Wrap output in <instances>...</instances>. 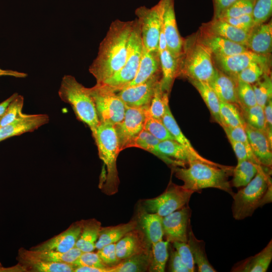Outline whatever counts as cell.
I'll use <instances>...</instances> for the list:
<instances>
[{
    "instance_id": "11",
    "label": "cell",
    "mask_w": 272,
    "mask_h": 272,
    "mask_svg": "<svg viewBox=\"0 0 272 272\" xmlns=\"http://www.w3.org/2000/svg\"><path fill=\"white\" fill-rule=\"evenodd\" d=\"M148 107H133L126 105L123 119L114 125L120 152L131 148L135 139L144 129Z\"/></svg>"
},
{
    "instance_id": "44",
    "label": "cell",
    "mask_w": 272,
    "mask_h": 272,
    "mask_svg": "<svg viewBox=\"0 0 272 272\" xmlns=\"http://www.w3.org/2000/svg\"><path fill=\"white\" fill-rule=\"evenodd\" d=\"M241 109L246 123L265 132L264 110L261 106L256 104L254 106Z\"/></svg>"
},
{
    "instance_id": "35",
    "label": "cell",
    "mask_w": 272,
    "mask_h": 272,
    "mask_svg": "<svg viewBox=\"0 0 272 272\" xmlns=\"http://www.w3.org/2000/svg\"><path fill=\"white\" fill-rule=\"evenodd\" d=\"M150 251L121 260L117 264L107 267V272H142L149 271Z\"/></svg>"
},
{
    "instance_id": "22",
    "label": "cell",
    "mask_w": 272,
    "mask_h": 272,
    "mask_svg": "<svg viewBox=\"0 0 272 272\" xmlns=\"http://www.w3.org/2000/svg\"><path fill=\"white\" fill-rule=\"evenodd\" d=\"M199 29L245 46L249 34V33L239 29L220 19H213L208 23H203Z\"/></svg>"
},
{
    "instance_id": "6",
    "label": "cell",
    "mask_w": 272,
    "mask_h": 272,
    "mask_svg": "<svg viewBox=\"0 0 272 272\" xmlns=\"http://www.w3.org/2000/svg\"><path fill=\"white\" fill-rule=\"evenodd\" d=\"M266 168L268 167L261 165L250 182L234 193L232 211L235 219L241 220L250 217L260 207L261 200L271 184L269 172Z\"/></svg>"
},
{
    "instance_id": "45",
    "label": "cell",
    "mask_w": 272,
    "mask_h": 272,
    "mask_svg": "<svg viewBox=\"0 0 272 272\" xmlns=\"http://www.w3.org/2000/svg\"><path fill=\"white\" fill-rule=\"evenodd\" d=\"M144 129L160 141L166 140H175L174 137L164 124L162 119L150 115L148 113V110Z\"/></svg>"
},
{
    "instance_id": "56",
    "label": "cell",
    "mask_w": 272,
    "mask_h": 272,
    "mask_svg": "<svg viewBox=\"0 0 272 272\" xmlns=\"http://www.w3.org/2000/svg\"><path fill=\"white\" fill-rule=\"evenodd\" d=\"M229 140L236 156L237 162L243 160H249L251 161L247 148L242 143L232 140Z\"/></svg>"
},
{
    "instance_id": "63",
    "label": "cell",
    "mask_w": 272,
    "mask_h": 272,
    "mask_svg": "<svg viewBox=\"0 0 272 272\" xmlns=\"http://www.w3.org/2000/svg\"><path fill=\"white\" fill-rule=\"evenodd\" d=\"M18 93H15L9 98L0 103V115L3 114L9 103L18 95Z\"/></svg>"
},
{
    "instance_id": "28",
    "label": "cell",
    "mask_w": 272,
    "mask_h": 272,
    "mask_svg": "<svg viewBox=\"0 0 272 272\" xmlns=\"http://www.w3.org/2000/svg\"><path fill=\"white\" fill-rule=\"evenodd\" d=\"M160 142V141L151 133L143 129L135 139L131 147L140 148L148 151L173 168L187 166L184 163L172 159L161 152L158 148Z\"/></svg>"
},
{
    "instance_id": "17",
    "label": "cell",
    "mask_w": 272,
    "mask_h": 272,
    "mask_svg": "<svg viewBox=\"0 0 272 272\" xmlns=\"http://www.w3.org/2000/svg\"><path fill=\"white\" fill-rule=\"evenodd\" d=\"M151 244L142 229L137 227L126 233L115 243L117 257L123 260L134 255L148 253Z\"/></svg>"
},
{
    "instance_id": "33",
    "label": "cell",
    "mask_w": 272,
    "mask_h": 272,
    "mask_svg": "<svg viewBox=\"0 0 272 272\" xmlns=\"http://www.w3.org/2000/svg\"><path fill=\"white\" fill-rule=\"evenodd\" d=\"M162 218L157 214L144 212L139 217L141 229L150 244L163 240Z\"/></svg>"
},
{
    "instance_id": "1",
    "label": "cell",
    "mask_w": 272,
    "mask_h": 272,
    "mask_svg": "<svg viewBox=\"0 0 272 272\" xmlns=\"http://www.w3.org/2000/svg\"><path fill=\"white\" fill-rule=\"evenodd\" d=\"M133 21H113L100 42L97 56L89 67L96 84L108 79L124 65Z\"/></svg>"
},
{
    "instance_id": "14",
    "label": "cell",
    "mask_w": 272,
    "mask_h": 272,
    "mask_svg": "<svg viewBox=\"0 0 272 272\" xmlns=\"http://www.w3.org/2000/svg\"><path fill=\"white\" fill-rule=\"evenodd\" d=\"M215 66L236 78L237 75L253 62L270 63L269 55H260L250 50L228 56H213Z\"/></svg>"
},
{
    "instance_id": "32",
    "label": "cell",
    "mask_w": 272,
    "mask_h": 272,
    "mask_svg": "<svg viewBox=\"0 0 272 272\" xmlns=\"http://www.w3.org/2000/svg\"><path fill=\"white\" fill-rule=\"evenodd\" d=\"M101 227L100 222L93 218L82 220V228L76 242L77 248L83 252L93 251Z\"/></svg>"
},
{
    "instance_id": "31",
    "label": "cell",
    "mask_w": 272,
    "mask_h": 272,
    "mask_svg": "<svg viewBox=\"0 0 272 272\" xmlns=\"http://www.w3.org/2000/svg\"><path fill=\"white\" fill-rule=\"evenodd\" d=\"M138 221L132 220L128 223L116 226L101 227L96 243V249L98 250L106 245L116 243L128 232L138 227Z\"/></svg>"
},
{
    "instance_id": "4",
    "label": "cell",
    "mask_w": 272,
    "mask_h": 272,
    "mask_svg": "<svg viewBox=\"0 0 272 272\" xmlns=\"http://www.w3.org/2000/svg\"><path fill=\"white\" fill-rule=\"evenodd\" d=\"M94 139L98 147L99 158L103 161L107 170L99 187L104 193L114 194L117 192L119 184L116 160L120 152L114 125L99 123Z\"/></svg>"
},
{
    "instance_id": "37",
    "label": "cell",
    "mask_w": 272,
    "mask_h": 272,
    "mask_svg": "<svg viewBox=\"0 0 272 272\" xmlns=\"http://www.w3.org/2000/svg\"><path fill=\"white\" fill-rule=\"evenodd\" d=\"M158 148L164 155L182 162L187 166L191 162L200 161L185 147L174 140L160 141L158 145Z\"/></svg>"
},
{
    "instance_id": "16",
    "label": "cell",
    "mask_w": 272,
    "mask_h": 272,
    "mask_svg": "<svg viewBox=\"0 0 272 272\" xmlns=\"http://www.w3.org/2000/svg\"><path fill=\"white\" fill-rule=\"evenodd\" d=\"M82 228V220L74 222L64 231L30 249L67 252L75 247Z\"/></svg>"
},
{
    "instance_id": "52",
    "label": "cell",
    "mask_w": 272,
    "mask_h": 272,
    "mask_svg": "<svg viewBox=\"0 0 272 272\" xmlns=\"http://www.w3.org/2000/svg\"><path fill=\"white\" fill-rule=\"evenodd\" d=\"M73 264L76 266H87L100 268L107 267L100 258L97 253L93 251L82 252Z\"/></svg>"
},
{
    "instance_id": "62",
    "label": "cell",
    "mask_w": 272,
    "mask_h": 272,
    "mask_svg": "<svg viewBox=\"0 0 272 272\" xmlns=\"http://www.w3.org/2000/svg\"><path fill=\"white\" fill-rule=\"evenodd\" d=\"M271 184L268 187L265 193L264 194L260 204V207L263 206L266 203L270 202L271 201Z\"/></svg>"
},
{
    "instance_id": "18",
    "label": "cell",
    "mask_w": 272,
    "mask_h": 272,
    "mask_svg": "<svg viewBox=\"0 0 272 272\" xmlns=\"http://www.w3.org/2000/svg\"><path fill=\"white\" fill-rule=\"evenodd\" d=\"M49 116L44 114L22 113L10 123L0 128V142L8 138L33 131L47 123Z\"/></svg>"
},
{
    "instance_id": "19",
    "label": "cell",
    "mask_w": 272,
    "mask_h": 272,
    "mask_svg": "<svg viewBox=\"0 0 272 272\" xmlns=\"http://www.w3.org/2000/svg\"><path fill=\"white\" fill-rule=\"evenodd\" d=\"M252 152L260 165L270 168L272 165L271 144L265 132L246 123L245 127Z\"/></svg>"
},
{
    "instance_id": "55",
    "label": "cell",
    "mask_w": 272,
    "mask_h": 272,
    "mask_svg": "<svg viewBox=\"0 0 272 272\" xmlns=\"http://www.w3.org/2000/svg\"><path fill=\"white\" fill-rule=\"evenodd\" d=\"M168 258V271L171 272H189V270L184 264L174 247L173 248L170 247Z\"/></svg>"
},
{
    "instance_id": "42",
    "label": "cell",
    "mask_w": 272,
    "mask_h": 272,
    "mask_svg": "<svg viewBox=\"0 0 272 272\" xmlns=\"http://www.w3.org/2000/svg\"><path fill=\"white\" fill-rule=\"evenodd\" d=\"M169 95L162 90L159 81L155 88L148 113L153 117L162 119L166 106L169 104Z\"/></svg>"
},
{
    "instance_id": "51",
    "label": "cell",
    "mask_w": 272,
    "mask_h": 272,
    "mask_svg": "<svg viewBox=\"0 0 272 272\" xmlns=\"http://www.w3.org/2000/svg\"><path fill=\"white\" fill-rule=\"evenodd\" d=\"M171 243L189 272L194 271L195 264L188 243L181 242H174Z\"/></svg>"
},
{
    "instance_id": "29",
    "label": "cell",
    "mask_w": 272,
    "mask_h": 272,
    "mask_svg": "<svg viewBox=\"0 0 272 272\" xmlns=\"http://www.w3.org/2000/svg\"><path fill=\"white\" fill-rule=\"evenodd\" d=\"M82 252L81 250L76 247L65 252L53 250L37 251L31 249L27 250L24 248H21L18 250V253L31 258L49 262L70 264H73Z\"/></svg>"
},
{
    "instance_id": "60",
    "label": "cell",
    "mask_w": 272,
    "mask_h": 272,
    "mask_svg": "<svg viewBox=\"0 0 272 272\" xmlns=\"http://www.w3.org/2000/svg\"><path fill=\"white\" fill-rule=\"evenodd\" d=\"M10 76L17 78H24L26 76V74L12 70H3L0 68V76Z\"/></svg>"
},
{
    "instance_id": "2",
    "label": "cell",
    "mask_w": 272,
    "mask_h": 272,
    "mask_svg": "<svg viewBox=\"0 0 272 272\" xmlns=\"http://www.w3.org/2000/svg\"><path fill=\"white\" fill-rule=\"evenodd\" d=\"M175 176L183 181L184 188L194 192L203 188H216L224 190L231 196L234 192L229 176L234 167H220L200 161L190 162L186 167L173 168Z\"/></svg>"
},
{
    "instance_id": "61",
    "label": "cell",
    "mask_w": 272,
    "mask_h": 272,
    "mask_svg": "<svg viewBox=\"0 0 272 272\" xmlns=\"http://www.w3.org/2000/svg\"><path fill=\"white\" fill-rule=\"evenodd\" d=\"M23 269L21 265L18 264L10 267H4L0 262V272H23Z\"/></svg>"
},
{
    "instance_id": "49",
    "label": "cell",
    "mask_w": 272,
    "mask_h": 272,
    "mask_svg": "<svg viewBox=\"0 0 272 272\" xmlns=\"http://www.w3.org/2000/svg\"><path fill=\"white\" fill-rule=\"evenodd\" d=\"M272 13V0H256L252 16L255 26L265 23Z\"/></svg>"
},
{
    "instance_id": "36",
    "label": "cell",
    "mask_w": 272,
    "mask_h": 272,
    "mask_svg": "<svg viewBox=\"0 0 272 272\" xmlns=\"http://www.w3.org/2000/svg\"><path fill=\"white\" fill-rule=\"evenodd\" d=\"M188 81L200 94L213 119L221 125L220 115V100L209 84L194 80Z\"/></svg>"
},
{
    "instance_id": "8",
    "label": "cell",
    "mask_w": 272,
    "mask_h": 272,
    "mask_svg": "<svg viewBox=\"0 0 272 272\" xmlns=\"http://www.w3.org/2000/svg\"><path fill=\"white\" fill-rule=\"evenodd\" d=\"M88 90L93 100L99 123L114 125L122 120L126 105L116 92L98 84Z\"/></svg>"
},
{
    "instance_id": "21",
    "label": "cell",
    "mask_w": 272,
    "mask_h": 272,
    "mask_svg": "<svg viewBox=\"0 0 272 272\" xmlns=\"http://www.w3.org/2000/svg\"><path fill=\"white\" fill-rule=\"evenodd\" d=\"M245 46L258 54L269 55L272 48L271 21L255 26L249 33Z\"/></svg>"
},
{
    "instance_id": "7",
    "label": "cell",
    "mask_w": 272,
    "mask_h": 272,
    "mask_svg": "<svg viewBox=\"0 0 272 272\" xmlns=\"http://www.w3.org/2000/svg\"><path fill=\"white\" fill-rule=\"evenodd\" d=\"M132 28L129 36L127 53L123 67L113 76L100 84L117 92L124 88L135 77L138 70L143 45L140 27L137 19L133 20Z\"/></svg>"
},
{
    "instance_id": "43",
    "label": "cell",
    "mask_w": 272,
    "mask_h": 272,
    "mask_svg": "<svg viewBox=\"0 0 272 272\" xmlns=\"http://www.w3.org/2000/svg\"><path fill=\"white\" fill-rule=\"evenodd\" d=\"M270 63L253 62L239 73L236 78L246 83L253 84L265 73H270Z\"/></svg>"
},
{
    "instance_id": "26",
    "label": "cell",
    "mask_w": 272,
    "mask_h": 272,
    "mask_svg": "<svg viewBox=\"0 0 272 272\" xmlns=\"http://www.w3.org/2000/svg\"><path fill=\"white\" fill-rule=\"evenodd\" d=\"M272 259V242L258 253L237 263L232 269V271L265 272Z\"/></svg>"
},
{
    "instance_id": "46",
    "label": "cell",
    "mask_w": 272,
    "mask_h": 272,
    "mask_svg": "<svg viewBox=\"0 0 272 272\" xmlns=\"http://www.w3.org/2000/svg\"><path fill=\"white\" fill-rule=\"evenodd\" d=\"M236 91L238 104L241 108L250 107L257 104L251 84L237 79Z\"/></svg>"
},
{
    "instance_id": "34",
    "label": "cell",
    "mask_w": 272,
    "mask_h": 272,
    "mask_svg": "<svg viewBox=\"0 0 272 272\" xmlns=\"http://www.w3.org/2000/svg\"><path fill=\"white\" fill-rule=\"evenodd\" d=\"M187 243L191 251L195 264L197 265L198 271H217L208 259L205 250V242L196 238L190 225L188 228Z\"/></svg>"
},
{
    "instance_id": "41",
    "label": "cell",
    "mask_w": 272,
    "mask_h": 272,
    "mask_svg": "<svg viewBox=\"0 0 272 272\" xmlns=\"http://www.w3.org/2000/svg\"><path fill=\"white\" fill-rule=\"evenodd\" d=\"M251 85L257 104L263 108L267 102L272 99V80L270 73L264 74Z\"/></svg>"
},
{
    "instance_id": "57",
    "label": "cell",
    "mask_w": 272,
    "mask_h": 272,
    "mask_svg": "<svg viewBox=\"0 0 272 272\" xmlns=\"http://www.w3.org/2000/svg\"><path fill=\"white\" fill-rule=\"evenodd\" d=\"M265 133L271 144H272V99L268 101L263 108Z\"/></svg>"
},
{
    "instance_id": "23",
    "label": "cell",
    "mask_w": 272,
    "mask_h": 272,
    "mask_svg": "<svg viewBox=\"0 0 272 272\" xmlns=\"http://www.w3.org/2000/svg\"><path fill=\"white\" fill-rule=\"evenodd\" d=\"M209 84L220 101L238 104L237 78L225 74L216 67L215 74Z\"/></svg>"
},
{
    "instance_id": "59",
    "label": "cell",
    "mask_w": 272,
    "mask_h": 272,
    "mask_svg": "<svg viewBox=\"0 0 272 272\" xmlns=\"http://www.w3.org/2000/svg\"><path fill=\"white\" fill-rule=\"evenodd\" d=\"M74 272H107V268H100L87 266L75 265Z\"/></svg>"
},
{
    "instance_id": "5",
    "label": "cell",
    "mask_w": 272,
    "mask_h": 272,
    "mask_svg": "<svg viewBox=\"0 0 272 272\" xmlns=\"http://www.w3.org/2000/svg\"><path fill=\"white\" fill-rule=\"evenodd\" d=\"M58 95L62 101L72 106L78 119L89 126L94 138L99 121L88 88L73 76L65 75L61 82Z\"/></svg>"
},
{
    "instance_id": "12",
    "label": "cell",
    "mask_w": 272,
    "mask_h": 272,
    "mask_svg": "<svg viewBox=\"0 0 272 272\" xmlns=\"http://www.w3.org/2000/svg\"><path fill=\"white\" fill-rule=\"evenodd\" d=\"M161 3V27L167 44V48L171 55L178 58L181 55L184 44L179 32L174 11V0H160Z\"/></svg>"
},
{
    "instance_id": "3",
    "label": "cell",
    "mask_w": 272,
    "mask_h": 272,
    "mask_svg": "<svg viewBox=\"0 0 272 272\" xmlns=\"http://www.w3.org/2000/svg\"><path fill=\"white\" fill-rule=\"evenodd\" d=\"M177 77L209 83L216 72L213 54L199 40L197 33L184 39L178 58Z\"/></svg>"
},
{
    "instance_id": "25",
    "label": "cell",
    "mask_w": 272,
    "mask_h": 272,
    "mask_svg": "<svg viewBox=\"0 0 272 272\" xmlns=\"http://www.w3.org/2000/svg\"><path fill=\"white\" fill-rule=\"evenodd\" d=\"M18 263L24 272H74L73 264L49 262L18 254Z\"/></svg>"
},
{
    "instance_id": "27",
    "label": "cell",
    "mask_w": 272,
    "mask_h": 272,
    "mask_svg": "<svg viewBox=\"0 0 272 272\" xmlns=\"http://www.w3.org/2000/svg\"><path fill=\"white\" fill-rule=\"evenodd\" d=\"M162 120L168 130L174 137L175 140L185 147L199 160L207 164L220 167H225L226 166L215 163L203 157L194 149L189 140L184 135L181 130L171 112L169 104H167L166 106L165 111L162 118Z\"/></svg>"
},
{
    "instance_id": "10",
    "label": "cell",
    "mask_w": 272,
    "mask_h": 272,
    "mask_svg": "<svg viewBox=\"0 0 272 272\" xmlns=\"http://www.w3.org/2000/svg\"><path fill=\"white\" fill-rule=\"evenodd\" d=\"M161 3L151 8L141 6L135 11L139 22L144 47L149 51H158L161 28Z\"/></svg>"
},
{
    "instance_id": "54",
    "label": "cell",
    "mask_w": 272,
    "mask_h": 272,
    "mask_svg": "<svg viewBox=\"0 0 272 272\" xmlns=\"http://www.w3.org/2000/svg\"><path fill=\"white\" fill-rule=\"evenodd\" d=\"M220 19L249 33L255 27L251 14L244 15L234 18H227Z\"/></svg>"
},
{
    "instance_id": "58",
    "label": "cell",
    "mask_w": 272,
    "mask_h": 272,
    "mask_svg": "<svg viewBox=\"0 0 272 272\" xmlns=\"http://www.w3.org/2000/svg\"><path fill=\"white\" fill-rule=\"evenodd\" d=\"M237 0H213L214 18L218 19L221 14Z\"/></svg>"
},
{
    "instance_id": "9",
    "label": "cell",
    "mask_w": 272,
    "mask_h": 272,
    "mask_svg": "<svg viewBox=\"0 0 272 272\" xmlns=\"http://www.w3.org/2000/svg\"><path fill=\"white\" fill-rule=\"evenodd\" d=\"M193 191L170 182L166 190L160 195L144 200L148 212L163 217L188 205Z\"/></svg>"
},
{
    "instance_id": "24",
    "label": "cell",
    "mask_w": 272,
    "mask_h": 272,
    "mask_svg": "<svg viewBox=\"0 0 272 272\" xmlns=\"http://www.w3.org/2000/svg\"><path fill=\"white\" fill-rule=\"evenodd\" d=\"M159 74H161V71L158 50L149 51L143 46L141 59L135 77L125 88L143 83Z\"/></svg>"
},
{
    "instance_id": "53",
    "label": "cell",
    "mask_w": 272,
    "mask_h": 272,
    "mask_svg": "<svg viewBox=\"0 0 272 272\" xmlns=\"http://www.w3.org/2000/svg\"><path fill=\"white\" fill-rule=\"evenodd\" d=\"M102 262L107 266L111 267L117 264L121 260L117 257L115 243L103 246L97 252Z\"/></svg>"
},
{
    "instance_id": "30",
    "label": "cell",
    "mask_w": 272,
    "mask_h": 272,
    "mask_svg": "<svg viewBox=\"0 0 272 272\" xmlns=\"http://www.w3.org/2000/svg\"><path fill=\"white\" fill-rule=\"evenodd\" d=\"M159 53L161 71V88L163 92L169 94L174 80L178 76V58L174 57L167 48Z\"/></svg>"
},
{
    "instance_id": "50",
    "label": "cell",
    "mask_w": 272,
    "mask_h": 272,
    "mask_svg": "<svg viewBox=\"0 0 272 272\" xmlns=\"http://www.w3.org/2000/svg\"><path fill=\"white\" fill-rule=\"evenodd\" d=\"M229 140L242 143L246 147L251 161L258 165H261L255 157L251 148L245 128L242 127H222Z\"/></svg>"
},
{
    "instance_id": "48",
    "label": "cell",
    "mask_w": 272,
    "mask_h": 272,
    "mask_svg": "<svg viewBox=\"0 0 272 272\" xmlns=\"http://www.w3.org/2000/svg\"><path fill=\"white\" fill-rule=\"evenodd\" d=\"M255 1L237 0L224 11L218 19L234 18L251 14Z\"/></svg>"
},
{
    "instance_id": "20",
    "label": "cell",
    "mask_w": 272,
    "mask_h": 272,
    "mask_svg": "<svg viewBox=\"0 0 272 272\" xmlns=\"http://www.w3.org/2000/svg\"><path fill=\"white\" fill-rule=\"evenodd\" d=\"M197 34L200 41L210 49L213 56H228L248 50L243 45L200 29Z\"/></svg>"
},
{
    "instance_id": "13",
    "label": "cell",
    "mask_w": 272,
    "mask_h": 272,
    "mask_svg": "<svg viewBox=\"0 0 272 272\" xmlns=\"http://www.w3.org/2000/svg\"><path fill=\"white\" fill-rule=\"evenodd\" d=\"M191 211L188 205L163 217V237L169 243L187 242Z\"/></svg>"
},
{
    "instance_id": "40",
    "label": "cell",
    "mask_w": 272,
    "mask_h": 272,
    "mask_svg": "<svg viewBox=\"0 0 272 272\" xmlns=\"http://www.w3.org/2000/svg\"><path fill=\"white\" fill-rule=\"evenodd\" d=\"M237 105L220 101V115L222 127H242L245 128L246 122Z\"/></svg>"
},
{
    "instance_id": "47",
    "label": "cell",
    "mask_w": 272,
    "mask_h": 272,
    "mask_svg": "<svg viewBox=\"0 0 272 272\" xmlns=\"http://www.w3.org/2000/svg\"><path fill=\"white\" fill-rule=\"evenodd\" d=\"M23 97L18 94L0 115V128L10 123L23 113Z\"/></svg>"
},
{
    "instance_id": "39",
    "label": "cell",
    "mask_w": 272,
    "mask_h": 272,
    "mask_svg": "<svg viewBox=\"0 0 272 272\" xmlns=\"http://www.w3.org/2000/svg\"><path fill=\"white\" fill-rule=\"evenodd\" d=\"M169 242L163 240L151 244L149 271L164 272L169 257Z\"/></svg>"
},
{
    "instance_id": "38",
    "label": "cell",
    "mask_w": 272,
    "mask_h": 272,
    "mask_svg": "<svg viewBox=\"0 0 272 272\" xmlns=\"http://www.w3.org/2000/svg\"><path fill=\"white\" fill-rule=\"evenodd\" d=\"M260 166L249 160L237 162L233 170L231 186L235 187L246 186L254 177Z\"/></svg>"
},
{
    "instance_id": "15",
    "label": "cell",
    "mask_w": 272,
    "mask_h": 272,
    "mask_svg": "<svg viewBox=\"0 0 272 272\" xmlns=\"http://www.w3.org/2000/svg\"><path fill=\"white\" fill-rule=\"evenodd\" d=\"M161 74L156 75L146 81L120 90L117 95L129 107L149 106Z\"/></svg>"
}]
</instances>
